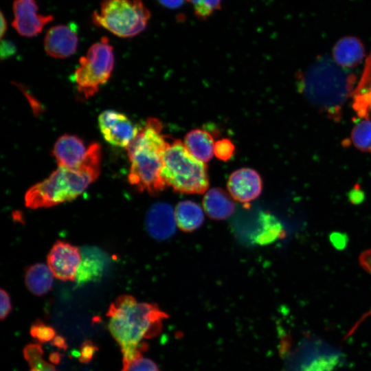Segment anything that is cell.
<instances>
[{"label":"cell","mask_w":371,"mask_h":371,"mask_svg":"<svg viewBox=\"0 0 371 371\" xmlns=\"http://www.w3.org/2000/svg\"><path fill=\"white\" fill-rule=\"evenodd\" d=\"M106 316L110 317L108 328L119 344L122 353V368L143 357L148 346L143 339L157 335L162 328V321L168 315L153 303L139 302L130 295L118 296L112 302Z\"/></svg>","instance_id":"6da1fadb"},{"label":"cell","mask_w":371,"mask_h":371,"mask_svg":"<svg viewBox=\"0 0 371 371\" xmlns=\"http://www.w3.org/2000/svg\"><path fill=\"white\" fill-rule=\"evenodd\" d=\"M355 79V75L348 73L333 59L320 56L302 73L299 87L311 104L337 121L346 101L352 95Z\"/></svg>","instance_id":"7a4b0ae2"},{"label":"cell","mask_w":371,"mask_h":371,"mask_svg":"<svg viewBox=\"0 0 371 371\" xmlns=\"http://www.w3.org/2000/svg\"><path fill=\"white\" fill-rule=\"evenodd\" d=\"M157 118H149L126 148L131 162L129 183L137 190L156 194L166 184L161 176L163 153L168 144Z\"/></svg>","instance_id":"3957f363"},{"label":"cell","mask_w":371,"mask_h":371,"mask_svg":"<svg viewBox=\"0 0 371 371\" xmlns=\"http://www.w3.org/2000/svg\"><path fill=\"white\" fill-rule=\"evenodd\" d=\"M100 170L58 166L43 181L32 186L25 195V205L32 209L47 207L71 201L81 194L98 177Z\"/></svg>","instance_id":"277c9868"},{"label":"cell","mask_w":371,"mask_h":371,"mask_svg":"<svg viewBox=\"0 0 371 371\" xmlns=\"http://www.w3.org/2000/svg\"><path fill=\"white\" fill-rule=\"evenodd\" d=\"M161 176L166 186L188 194H202L208 188L207 166L194 158L183 142L168 143L163 153Z\"/></svg>","instance_id":"5b68a950"},{"label":"cell","mask_w":371,"mask_h":371,"mask_svg":"<svg viewBox=\"0 0 371 371\" xmlns=\"http://www.w3.org/2000/svg\"><path fill=\"white\" fill-rule=\"evenodd\" d=\"M150 18V12L142 0H103L92 19L95 25L117 36L130 38L142 32Z\"/></svg>","instance_id":"8992f818"},{"label":"cell","mask_w":371,"mask_h":371,"mask_svg":"<svg viewBox=\"0 0 371 371\" xmlns=\"http://www.w3.org/2000/svg\"><path fill=\"white\" fill-rule=\"evenodd\" d=\"M114 66L113 47L106 37L93 44L75 71L77 89L85 98L95 94L110 78Z\"/></svg>","instance_id":"52a82bcc"},{"label":"cell","mask_w":371,"mask_h":371,"mask_svg":"<svg viewBox=\"0 0 371 371\" xmlns=\"http://www.w3.org/2000/svg\"><path fill=\"white\" fill-rule=\"evenodd\" d=\"M98 124L100 131L108 143L126 148L135 139L140 128L126 115L113 110L103 111L99 115Z\"/></svg>","instance_id":"ba28073f"},{"label":"cell","mask_w":371,"mask_h":371,"mask_svg":"<svg viewBox=\"0 0 371 371\" xmlns=\"http://www.w3.org/2000/svg\"><path fill=\"white\" fill-rule=\"evenodd\" d=\"M82 260V253L69 243L58 240L47 256V265L54 276L63 281H74Z\"/></svg>","instance_id":"9c48e42d"},{"label":"cell","mask_w":371,"mask_h":371,"mask_svg":"<svg viewBox=\"0 0 371 371\" xmlns=\"http://www.w3.org/2000/svg\"><path fill=\"white\" fill-rule=\"evenodd\" d=\"M35 0H14L12 26L23 36L32 37L39 34L43 27L53 20L52 15H43L38 12Z\"/></svg>","instance_id":"30bf717a"},{"label":"cell","mask_w":371,"mask_h":371,"mask_svg":"<svg viewBox=\"0 0 371 371\" xmlns=\"http://www.w3.org/2000/svg\"><path fill=\"white\" fill-rule=\"evenodd\" d=\"M227 188L235 200L247 203L260 195L262 190L261 178L251 168H240L230 175Z\"/></svg>","instance_id":"8fae6325"},{"label":"cell","mask_w":371,"mask_h":371,"mask_svg":"<svg viewBox=\"0 0 371 371\" xmlns=\"http://www.w3.org/2000/svg\"><path fill=\"white\" fill-rule=\"evenodd\" d=\"M87 149L80 137L65 134L56 140L52 154L58 166L78 169L85 164Z\"/></svg>","instance_id":"7c38bea8"},{"label":"cell","mask_w":371,"mask_h":371,"mask_svg":"<svg viewBox=\"0 0 371 371\" xmlns=\"http://www.w3.org/2000/svg\"><path fill=\"white\" fill-rule=\"evenodd\" d=\"M78 43L77 33L71 25L53 26L47 31L44 39L47 54L57 58H64L74 54Z\"/></svg>","instance_id":"4fadbf2b"},{"label":"cell","mask_w":371,"mask_h":371,"mask_svg":"<svg viewBox=\"0 0 371 371\" xmlns=\"http://www.w3.org/2000/svg\"><path fill=\"white\" fill-rule=\"evenodd\" d=\"M177 221L172 207L166 203L153 205L146 216V227L148 234L155 239L170 238L175 232Z\"/></svg>","instance_id":"5bb4252c"},{"label":"cell","mask_w":371,"mask_h":371,"mask_svg":"<svg viewBox=\"0 0 371 371\" xmlns=\"http://www.w3.org/2000/svg\"><path fill=\"white\" fill-rule=\"evenodd\" d=\"M333 59L344 69L359 65L366 56L362 41L354 36H346L339 39L333 48Z\"/></svg>","instance_id":"9a60e30c"},{"label":"cell","mask_w":371,"mask_h":371,"mask_svg":"<svg viewBox=\"0 0 371 371\" xmlns=\"http://www.w3.org/2000/svg\"><path fill=\"white\" fill-rule=\"evenodd\" d=\"M81 253L82 260L76 278L80 285L101 277L107 262L104 253L98 249L87 247Z\"/></svg>","instance_id":"2e32d148"},{"label":"cell","mask_w":371,"mask_h":371,"mask_svg":"<svg viewBox=\"0 0 371 371\" xmlns=\"http://www.w3.org/2000/svg\"><path fill=\"white\" fill-rule=\"evenodd\" d=\"M214 140L207 131L196 128L189 131L184 138V146L196 159L206 163L213 157Z\"/></svg>","instance_id":"e0dca14e"},{"label":"cell","mask_w":371,"mask_h":371,"mask_svg":"<svg viewBox=\"0 0 371 371\" xmlns=\"http://www.w3.org/2000/svg\"><path fill=\"white\" fill-rule=\"evenodd\" d=\"M351 96L353 98L352 107L358 116L368 117L371 111V52L366 61L361 78Z\"/></svg>","instance_id":"ac0fdd59"},{"label":"cell","mask_w":371,"mask_h":371,"mask_svg":"<svg viewBox=\"0 0 371 371\" xmlns=\"http://www.w3.org/2000/svg\"><path fill=\"white\" fill-rule=\"evenodd\" d=\"M203 207L207 215L214 219H225L234 210V204L228 194L222 189L212 188L203 197Z\"/></svg>","instance_id":"d6986e66"},{"label":"cell","mask_w":371,"mask_h":371,"mask_svg":"<svg viewBox=\"0 0 371 371\" xmlns=\"http://www.w3.org/2000/svg\"><path fill=\"white\" fill-rule=\"evenodd\" d=\"M54 274L49 267L43 263H36L30 267L25 276L28 290L36 295H43L52 289Z\"/></svg>","instance_id":"ffe728a7"},{"label":"cell","mask_w":371,"mask_h":371,"mask_svg":"<svg viewBox=\"0 0 371 371\" xmlns=\"http://www.w3.org/2000/svg\"><path fill=\"white\" fill-rule=\"evenodd\" d=\"M175 213L177 225L185 232L199 228L204 221L203 210L197 203L191 201L179 202Z\"/></svg>","instance_id":"44dd1931"},{"label":"cell","mask_w":371,"mask_h":371,"mask_svg":"<svg viewBox=\"0 0 371 371\" xmlns=\"http://www.w3.org/2000/svg\"><path fill=\"white\" fill-rule=\"evenodd\" d=\"M260 227L254 240L259 244H267L280 238L282 234L280 223L273 216L262 213L260 219Z\"/></svg>","instance_id":"7402d4cb"},{"label":"cell","mask_w":371,"mask_h":371,"mask_svg":"<svg viewBox=\"0 0 371 371\" xmlns=\"http://www.w3.org/2000/svg\"><path fill=\"white\" fill-rule=\"evenodd\" d=\"M351 141L359 150L371 153V119L364 118L354 126Z\"/></svg>","instance_id":"603a6c76"},{"label":"cell","mask_w":371,"mask_h":371,"mask_svg":"<svg viewBox=\"0 0 371 371\" xmlns=\"http://www.w3.org/2000/svg\"><path fill=\"white\" fill-rule=\"evenodd\" d=\"M31 336L41 343H46L52 341L56 337L55 329L45 324L41 319H36L30 329Z\"/></svg>","instance_id":"cb8c5ba5"},{"label":"cell","mask_w":371,"mask_h":371,"mask_svg":"<svg viewBox=\"0 0 371 371\" xmlns=\"http://www.w3.org/2000/svg\"><path fill=\"white\" fill-rule=\"evenodd\" d=\"M193 6L195 14L206 19L221 8L222 0H187Z\"/></svg>","instance_id":"d4e9b609"},{"label":"cell","mask_w":371,"mask_h":371,"mask_svg":"<svg viewBox=\"0 0 371 371\" xmlns=\"http://www.w3.org/2000/svg\"><path fill=\"white\" fill-rule=\"evenodd\" d=\"M235 151V146L228 138H222L215 142L214 154L222 161L229 160Z\"/></svg>","instance_id":"484cf974"},{"label":"cell","mask_w":371,"mask_h":371,"mask_svg":"<svg viewBox=\"0 0 371 371\" xmlns=\"http://www.w3.org/2000/svg\"><path fill=\"white\" fill-rule=\"evenodd\" d=\"M23 354L30 368H32L42 359L43 350L40 344H28L23 348Z\"/></svg>","instance_id":"4316f807"},{"label":"cell","mask_w":371,"mask_h":371,"mask_svg":"<svg viewBox=\"0 0 371 371\" xmlns=\"http://www.w3.org/2000/svg\"><path fill=\"white\" fill-rule=\"evenodd\" d=\"M126 371H160V370L153 361L142 357L132 362Z\"/></svg>","instance_id":"83f0119b"},{"label":"cell","mask_w":371,"mask_h":371,"mask_svg":"<svg viewBox=\"0 0 371 371\" xmlns=\"http://www.w3.org/2000/svg\"><path fill=\"white\" fill-rule=\"evenodd\" d=\"M98 350V347L95 346L92 341L87 339L84 341L80 347L78 355V360L80 363H89L96 351Z\"/></svg>","instance_id":"f1b7e54d"},{"label":"cell","mask_w":371,"mask_h":371,"mask_svg":"<svg viewBox=\"0 0 371 371\" xmlns=\"http://www.w3.org/2000/svg\"><path fill=\"white\" fill-rule=\"evenodd\" d=\"M1 308L0 318L4 320L12 311L11 300L8 292L3 289H1Z\"/></svg>","instance_id":"f546056e"},{"label":"cell","mask_w":371,"mask_h":371,"mask_svg":"<svg viewBox=\"0 0 371 371\" xmlns=\"http://www.w3.org/2000/svg\"><path fill=\"white\" fill-rule=\"evenodd\" d=\"M16 47L15 45L9 40H1L0 46L1 59L10 58L16 53Z\"/></svg>","instance_id":"4dcf8cb0"},{"label":"cell","mask_w":371,"mask_h":371,"mask_svg":"<svg viewBox=\"0 0 371 371\" xmlns=\"http://www.w3.org/2000/svg\"><path fill=\"white\" fill-rule=\"evenodd\" d=\"M166 8L175 9L181 7L185 0H157Z\"/></svg>","instance_id":"1f68e13d"},{"label":"cell","mask_w":371,"mask_h":371,"mask_svg":"<svg viewBox=\"0 0 371 371\" xmlns=\"http://www.w3.org/2000/svg\"><path fill=\"white\" fill-rule=\"evenodd\" d=\"M52 344L59 349H63L64 350L67 349L66 339L61 335H56L52 341Z\"/></svg>","instance_id":"d6a6232c"},{"label":"cell","mask_w":371,"mask_h":371,"mask_svg":"<svg viewBox=\"0 0 371 371\" xmlns=\"http://www.w3.org/2000/svg\"><path fill=\"white\" fill-rule=\"evenodd\" d=\"M62 355L58 352H52L49 355V360L54 364L58 365L61 361Z\"/></svg>","instance_id":"836d02e7"},{"label":"cell","mask_w":371,"mask_h":371,"mask_svg":"<svg viewBox=\"0 0 371 371\" xmlns=\"http://www.w3.org/2000/svg\"><path fill=\"white\" fill-rule=\"evenodd\" d=\"M7 29V24L6 21L3 16V14L2 12H1V37L2 38L4 36V34L6 32Z\"/></svg>","instance_id":"e575fe53"},{"label":"cell","mask_w":371,"mask_h":371,"mask_svg":"<svg viewBox=\"0 0 371 371\" xmlns=\"http://www.w3.org/2000/svg\"><path fill=\"white\" fill-rule=\"evenodd\" d=\"M44 371H57V370L55 369V367L52 365L51 367L45 369Z\"/></svg>","instance_id":"d590c367"}]
</instances>
